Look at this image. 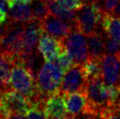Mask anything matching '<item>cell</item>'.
<instances>
[{
	"label": "cell",
	"instance_id": "cell-28",
	"mask_svg": "<svg viewBox=\"0 0 120 119\" xmlns=\"http://www.w3.org/2000/svg\"><path fill=\"white\" fill-rule=\"evenodd\" d=\"M82 5H86V4H96V0H79Z\"/></svg>",
	"mask_w": 120,
	"mask_h": 119
},
{
	"label": "cell",
	"instance_id": "cell-2",
	"mask_svg": "<svg viewBox=\"0 0 120 119\" xmlns=\"http://www.w3.org/2000/svg\"><path fill=\"white\" fill-rule=\"evenodd\" d=\"M24 33L25 24L9 21L4 26L0 40V53L10 58L14 64L23 53Z\"/></svg>",
	"mask_w": 120,
	"mask_h": 119
},
{
	"label": "cell",
	"instance_id": "cell-11",
	"mask_svg": "<svg viewBox=\"0 0 120 119\" xmlns=\"http://www.w3.org/2000/svg\"><path fill=\"white\" fill-rule=\"evenodd\" d=\"M40 26L43 33H47L60 40H65L74 30L73 27L68 24L51 14L40 22Z\"/></svg>",
	"mask_w": 120,
	"mask_h": 119
},
{
	"label": "cell",
	"instance_id": "cell-13",
	"mask_svg": "<svg viewBox=\"0 0 120 119\" xmlns=\"http://www.w3.org/2000/svg\"><path fill=\"white\" fill-rule=\"evenodd\" d=\"M68 116L85 114L88 110V98L86 91H76L66 96Z\"/></svg>",
	"mask_w": 120,
	"mask_h": 119
},
{
	"label": "cell",
	"instance_id": "cell-7",
	"mask_svg": "<svg viewBox=\"0 0 120 119\" xmlns=\"http://www.w3.org/2000/svg\"><path fill=\"white\" fill-rule=\"evenodd\" d=\"M88 79L85 76L82 64H74L63 74L58 92L67 96L76 91H86Z\"/></svg>",
	"mask_w": 120,
	"mask_h": 119
},
{
	"label": "cell",
	"instance_id": "cell-27",
	"mask_svg": "<svg viewBox=\"0 0 120 119\" xmlns=\"http://www.w3.org/2000/svg\"><path fill=\"white\" fill-rule=\"evenodd\" d=\"M6 20V13L0 11V24H4Z\"/></svg>",
	"mask_w": 120,
	"mask_h": 119
},
{
	"label": "cell",
	"instance_id": "cell-16",
	"mask_svg": "<svg viewBox=\"0 0 120 119\" xmlns=\"http://www.w3.org/2000/svg\"><path fill=\"white\" fill-rule=\"evenodd\" d=\"M102 29L107 38L112 39L120 42V20L113 17L110 13L103 12L102 22Z\"/></svg>",
	"mask_w": 120,
	"mask_h": 119
},
{
	"label": "cell",
	"instance_id": "cell-5",
	"mask_svg": "<svg viewBox=\"0 0 120 119\" xmlns=\"http://www.w3.org/2000/svg\"><path fill=\"white\" fill-rule=\"evenodd\" d=\"M89 109L91 113H99L108 108L107 85L101 77L88 80L86 86Z\"/></svg>",
	"mask_w": 120,
	"mask_h": 119
},
{
	"label": "cell",
	"instance_id": "cell-29",
	"mask_svg": "<svg viewBox=\"0 0 120 119\" xmlns=\"http://www.w3.org/2000/svg\"><path fill=\"white\" fill-rule=\"evenodd\" d=\"M103 4H104V0H96V4H97L103 11Z\"/></svg>",
	"mask_w": 120,
	"mask_h": 119
},
{
	"label": "cell",
	"instance_id": "cell-4",
	"mask_svg": "<svg viewBox=\"0 0 120 119\" xmlns=\"http://www.w3.org/2000/svg\"><path fill=\"white\" fill-rule=\"evenodd\" d=\"M103 11L96 4L82 5L77 10V18L75 30H76L84 36H90L93 33L101 31V22Z\"/></svg>",
	"mask_w": 120,
	"mask_h": 119
},
{
	"label": "cell",
	"instance_id": "cell-1",
	"mask_svg": "<svg viewBox=\"0 0 120 119\" xmlns=\"http://www.w3.org/2000/svg\"><path fill=\"white\" fill-rule=\"evenodd\" d=\"M8 88L21 93L29 98L33 103L45 104L46 100L40 96L37 89L34 70L29 69L21 64L15 63L11 67Z\"/></svg>",
	"mask_w": 120,
	"mask_h": 119
},
{
	"label": "cell",
	"instance_id": "cell-20",
	"mask_svg": "<svg viewBox=\"0 0 120 119\" xmlns=\"http://www.w3.org/2000/svg\"><path fill=\"white\" fill-rule=\"evenodd\" d=\"M26 119H48L45 109L44 105L39 103H33L30 109L27 110Z\"/></svg>",
	"mask_w": 120,
	"mask_h": 119
},
{
	"label": "cell",
	"instance_id": "cell-32",
	"mask_svg": "<svg viewBox=\"0 0 120 119\" xmlns=\"http://www.w3.org/2000/svg\"><path fill=\"white\" fill-rule=\"evenodd\" d=\"M44 1H46V2H47V3H49V2H51V1H53V0H44Z\"/></svg>",
	"mask_w": 120,
	"mask_h": 119
},
{
	"label": "cell",
	"instance_id": "cell-8",
	"mask_svg": "<svg viewBox=\"0 0 120 119\" xmlns=\"http://www.w3.org/2000/svg\"><path fill=\"white\" fill-rule=\"evenodd\" d=\"M65 48L72 57L74 64H83L89 59L87 38L76 30H73L64 40Z\"/></svg>",
	"mask_w": 120,
	"mask_h": 119
},
{
	"label": "cell",
	"instance_id": "cell-9",
	"mask_svg": "<svg viewBox=\"0 0 120 119\" xmlns=\"http://www.w3.org/2000/svg\"><path fill=\"white\" fill-rule=\"evenodd\" d=\"M63 41L42 32L39 39L38 52L45 61H53L61 52L66 50Z\"/></svg>",
	"mask_w": 120,
	"mask_h": 119
},
{
	"label": "cell",
	"instance_id": "cell-18",
	"mask_svg": "<svg viewBox=\"0 0 120 119\" xmlns=\"http://www.w3.org/2000/svg\"><path fill=\"white\" fill-rule=\"evenodd\" d=\"M31 11L34 19L41 22L49 14L48 3L44 0H32L30 3Z\"/></svg>",
	"mask_w": 120,
	"mask_h": 119
},
{
	"label": "cell",
	"instance_id": "cell-25",
	"mask_svg": "<svg viewBox=\"0 0 120 119\" xmlns=\"http://www.w3.org/2000/svg\"><path fill=\"white\" fill-rule=\"evenodd\" d=\"M110 14L115 18L120 19V0L117 2V4H116V6L114 7V9L110 12Z\"/></svg>",
	"mask_w": 120,
	"mask_h": 119
},
{
	"label": "cell",
	"instance_id": "cell-12",
	"mask_svg": "<svg viewBox=\"0 0 120 119\" xmlns=\"http://www.w3.org/2000/svg\"><path fill=\"white\" fill-rule=\"evenodd\" d=\"M42 33V29L40 26V22L33 19L28 23L25 24V33H24V47L23 54H32L34 53V47Z\"/></svg>",
	"mask_w": 120,
	"mask_h": 119
},
{
	"label": "cell",
	"instance_id": "cell-22",
	"mask_svg": "<svg viewBox=\"0 0 120 119\" xmlns=\"http://www.w3.org/2000/svg\"><path fill=\"white\" fill-rule=\"evenodd\" d=\"M68 10H79L82 4L79 0H56Z\"/></svg>",
	"mask_w": 120,
	"mask_h": 119
},
{
	"label": "cell",
	"instance_id": "cell-21",
	"mask_svg": "<svg viewBox=\"0 0 120 119\" xmlns=\"http://www.w3.org/2000/svg\"><path fill=\"white\" fill-rule=\"evenodd\" d=\"M53 61H55L60 67V68L63 70L64 73L71 68L74 65L73 59L70 56L69 53H68L67 50H64L63 52H61Z\"/></svg>",
	"mask_w": 120,
	"mask_h": 119
},
{
	"label": "cell",
	"instance_id": "cell-31",
	"mask_svg": "<svg viewBox=\"0 0 120 119\" xmlns=\"http://www.w3.org/2000/svg\"><path fill=\"white\" fill-rule=\"evenodd\" d=\"M10 1H18V2H22V3L29 4L32 0H10Z\"/></svg>",
	"mask_w": 120,
	"mask_h": 119
},
{
	"label": "cell",
	"instance_id": "cell-30",
	"mask_svg": "<svg viewBox=\"0 0 120 119\" xmlns=\"http://www.w3.org/2000/svg\"><path fill=\"white\" fill-rule=\"evenodd\" d=\"M4 30V26L3 24H0V40H1L2 36H3Z\"/></svg>",
	"mask_w": 120,
	"mask_h": 119
},
{
	"label": "cell",
	"instance_id": "cell-26",
	"mask_svg": "<svg viewBox=\"0 0 120 119\" xmlns=\"http://www.w3.org/2000/svg\"><path fill=\"white\" fill-rule=\"evenodd\" d=\"M9 119H26L25 117V115L21 114H11L9 117Z\"/></svg>",
	"mask_w": 120,
	"mask_h": 119
},
{
	"label": "cell",
	"instance_id": "cell-6",
	"mask_svg": "<svg viewBox=\"0 0 120 119\" xmlns=\"http://www.w3.org/2000/svg\"><path fill=\"white\" fill-rule=\"evenodd\" d=\"M32 105V101L21 93L11 88L0 89V106L9 115L21 114L26 116Z\"/></svg>",
	"mask_w": 120,
	"mask_h": 119
},
{
	"label": "cell",
	"instance_id": "cell-19",
	"mask_svg": "<svg viewBox=\"0 0 120 119\" xmlns=\"http://www.w3.org/2000/svg\"><path fill=\"white\" fill-rule=\"evenodd\" d=\"M82 65L84 74L88 80L101 77L100 60L88 59L86 62H84Z\"/></svg>",
	"mask_w": 120,
	"mask_h": 119
},
{
	"label": "cell",
	"instance_id": "cell-3",
	"mask_svg": "<svg viewBox=\"0 0 120 119\" xmlns=\"http://www.w3.org/2000/svg\"><path fill=\"white\" fill-rule=\"evenodd\" d=\"M64 71L55 61H46L37 74L36 85L40 95L45 100L58 90Z\"/></svg>",
	"mask_w": 120,
	"mask_h": 119
},
{
	"label": "cell",
	"instance_id": "cell-14",
	"mask_svg": "<svg viewBox=\"0 0 120 119\" xmlns=\"http://www.w3.org/2000/svg\"><path fill=\"white\" fill-rule=\"evenodd\" d=\"M87 38L89 59L101 60L105 54L106 35L103 30L91 34Z\"/></svg>",
	"mask_w": 120,
	"mask_h": 119
},
{
	"label": "cell",
	"instance_id": "cell-17",
	"mask_svg": "<svg viewBox=\"0 0 120 119\" xmlns=\"http://www.w3.org/2000/svg\"><path fill=\"white\" fill-rule=\"evenodd\" d=\"M14 62L7 56L0 53V89L8 88L11 68Z\"/></svg>",
	"mask_w": 120,
	"mask_h": 119
},
{
	"label": "cell",
	"instance_id": "cell-24",
	"mask_svg": "<svg viewBox=\"0 0 120 119\" xmlns=\"http://www.w3.org/2000/svg\"><path fill=\"white\" fill-rule=\"evenodd\" d=\"M10 8V0H0V11L7 13Z\"/></svg>",
	"mask_w": 120,
	"mask_h": 119
},
{
	"label": "cell",
	"instance_id": "cell-15",
	"mask_svg": "<svg viewBox=\"0 0 120 119\" xmlns=\"http://www.w3.org/2000/svg\"><path fill=\"white\" fill-rule=\"evenodd\" d=\"M8 16L10 21L15 23L26 24L34 19L30 5L18 1H10Z\"/></svg>",
	"mask_w": 120,
	"mask_h": 119
},
{
	"label": "cell",
	"instance_id": "cell-10",
	"mask_svg": "<svg viewBox=\"0 0 120 119\" xmlns=\"http://www.w3.org/2000/svg\"><path fill=\"white\" fill-rule=\"evenodd\" d=\"M44 109L48 119H65L68 116L66 96L58 91L51 94L45 102Z\"/></svg>",
	"mask_w": 120,
	"mask_h": 119
},
{
	"label": "cell",
	"instance_id": "cell-23",
	"mask_svg": "<svg viewBox=\"0 0 120 119\" xmlns=\"http://www.w3.org/2000/svg\"><path fill=\"white\" fill-rule=\"evenodd\" d=\"M119 0H104V4H103V11L110 13L114 7L116 6Z\"/></svg>",
	"mask_w": 120,
	"mask_h": 119
}]
</instances>
